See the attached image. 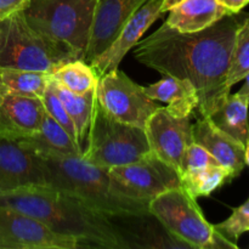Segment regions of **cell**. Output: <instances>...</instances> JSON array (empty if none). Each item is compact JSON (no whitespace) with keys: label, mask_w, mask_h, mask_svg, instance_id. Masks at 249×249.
I'll list each match as a JSON object with an SVG mask.
<instances>
[{"label":"cell","mask_w":249,"mask_h":249,"mask_svg":"<svg viewBox=\"0 0 249 249\" xmlns=\"http://www.w3.org/2000/svg\"><path fill=\"white\" fill-rule=\"evenodd\" d=\"M19 142L36 155L40 153L82 155L83 153L70 134L46 111L38 131L29 138L19 140Z\"/></svg>","instance_id":"obj_19"},{"label":"cell","mask_w":249,"mask_h":249,"mask_svg":"<svg viewBox=\"0 0 249 249\" xmlns=\"http://www.w3.org/2000/svg\"><path fill=\"white\" fill-rule=\"evenodd\" d=\"M9 94V91H7L6 88L4 87V85L0 83V109H1V106H2V102H4L5 100V96Z\"/></svg>","instance_id":"obj_33"},{"label":"cell","mask_w":249,"mask_h":249,"mask_svg":"<svg viewBox=\"0 0 249 249\" xmlns=\"http://www.w3.org/2000/svg\"><path fill=\"white\" fill-rule=\"evenodd\" d=\"M241 23L236 32L230 71L228 75V88L243 80L249 72V14L243 15Z\"/></svg>","instance_id":"obj_25"},{"label":"cell","mask_w":249,"mask_h":249,"mask_svg":"<svg viewBox=\"0 0 249 249\" xmlns=\"http://www.w3.org/2000/svg\"><path fill=\"white\" fill-rule=\"evenodd\" d=\"M192 140L206 148L216 162L226 168L232 181L246 167V146L219 129L209 117L201 116L192 124Z\"/></svg>","instance_id":"obj_15"},{"label":"cell","mask_w":249,"mask_h":249,"mask_svg":"<svg viewBox=\"0 0 249 249\" xmlns=\"http://www.w3.org/2000/svg\"><path fill=\"white\" fill-rule=\"evenodd\" d=\"M29 1L31 0H0V22L16 12L23 11Z\"/></svg>","instance_id":"obj_29"},{"label":"cell","mask_w":249,"mask_h":249,"mask_svg":"<svg viewBox=\"0 0 249 249\" xmlns=\"http://www.w3.org/2000/svg\"><path fill=\"white\" fill-rule=\"evenodd\" d=\"M108 174L114 192L145 203L181 186L179 174L152 152L134 163L111 168Z\"/></svg>","instance_id":"obj_9"},{"label":"cell","mask_w":249,"mask_h":249,"mask_svg":"<svg viewBox=\"0 0 249 249\" xmlns=\"http://www.w3.org/2000/svg\"><path fill=\"white\" fill-rule=\"evenodd\" d=\"M245 160H246V165L249 167V141L246 145V153H245Z\"/></svg>","instance_id":"obj_34"},{"label":"cell","mask_w":249,"mask_h":249,"mask_svg":"<svg viewBox=\"0 0 249 249\" xmlns=\"http://www.w3.org/2000/svg\"><path fill=\"white\" fill-rule=\"evenodd\" d=\"M143 89L150 99L165 102L167 109L175 117H191L198 107L196 88L187 79L165 77Z\"/></svg>","instance_id":"obj_18"},{"label":"cell","mask_w":249,"mask_h":249,"mask_svg":"<svg viewBox=\"0 0 249 249\" xmlns=\"http://www.w3.org/2000/svg\"><path fill=\"white\" fill-rule=\"evenodd\" d=\"M219 164L215 158L198 143L192 142L187 147L184 158V170L185 172H196V170L204 169L211 165Z\"/></svg>","instance_id":"obj_28"},{"label":"cell","mask_w":249,"mask_h":249,"mask_svg":"<svg viewBox=\"0 0 249 249\" xmlns=\"http://www.w3.org/2000/svg\"><path fill=\"white\" fill-rule=\"evenodd\" d=\"M96 0H31L23 10L32 27L84 58Z\"/></svg>","instance_id":"obj_7"},{"label":"cell","mask_w":249,"mask_h":249,"mask_svg":"<svg viewBox=\"0 0 249 249\" xmlns=\"http://www.w3.org/2000/svg\"><path fill=\"white\" fill-rule=\"evenodd\" d=\"M148 153L151 148L145 129L112 118L95 99L82 157L91 164L111 169L136 162Z\"/></svg>","instance_id":"obj_6"},{"label":"cell","mask_w":249,"mask_h":249,"mask_svg":"<svg viewBox=\"0 0 249 249\" xmlns=\"http://www.w3.org/2000/svg\"><path fill=\"white\" fill-rule=\"evenodd\" d=\"M242 17L226 15L203 31L181 33L163 23L135 45L134 57L164 77L187 79L198 94V112L211 117L225 102L236 32Z\"/></svg>","instance_id":"obj_1"},{"label":"cell","mask_w":249,"mask_h":249,"mask_svg":"<svg viewBox=\"0 0 249 249\" xmlns=\"http://www.w3.org/2000/svg\"><path fill=\"white\" fill-rule=\"evenodd\" d=\"M243 79H245V84H243L242 88L238 90L237 94L241 95L242 97H245V99L249 102V72L247 73V75H246Z\"/></svg>","instance_id":"obj_31"},{"label":"cell","mask_w":249,"mask_h":249,"mask_svg":"<svg viewBox=\"0 0 249 249\" xmlns=\"http://www.w3.org/2000/svg\"><path fill=\"white\" fill-rule=\"evenodd\" d=\"M41 101H43L44 107H45V111L48 112V113L50 114V116L53 117V118L55 119V121L57 122L68 134H70L71 138H72L73 140L75 141V143L78 145L77 131H75L74 124H73L71 117L68 116L67 111H66L65 106H63V104L61 102V100L58 99V96L55 94V91H53V87H51V83L49 84L48 89H46L45 91V95L43 96ZM78 147H79V146H78Z\"/></svg>","instance_id":"obj_27"},{"label":"cell","mask_w":249,"mask_h":249,"mask_svg":"<svg viewBox=\"0 0 249 249\" xmlns=\"http://www.w3.org/2000/svg\"><path fill=\"white\" fill-rule=\"evenodd\" d=\"M46 172L49 186L73 195L111 218L150 216L148 203L114 192L108 169L91 164L82 155H36Z\"/></svg>","instance_id":"obj_3"},{"label":"cell","mask_w":249,"mask_h":249,"mask_svg":"<svg viewBox=\"0 0 249 249\" xmlns=\"http://www.w3.org/2000/svg\"><path fill=\"white\" fill-rule=\"evenodd\" d=\"M209 118L214 124L242 145L249 141V102L241 95L229 94L220 108Z\"/></svg>","instance_id":"obj_20"},{"label":"cell","mask_w":249,"mask_h":249,"mask_svg":"<svg viewBox=\"0 0 249 249\" xmlns=\"http://www.w3.org/2000/svg\"><path fill=\"white\" fill-rule=\"evenodd\" d=\"M215 230L224 237L237 245L243 233L249 232V197L242 206L233 209L232 214L226 220L214 225Z\"/></svg>","instance_id":"obj_26"},{"label":"cell","mask_w":249,"mask_h":249,"mask_svg":"<svg viewBox=\"0 0 249 249\" xmlns=\"http://www.w3.org/2000/svg\"><path fill=\"white\" fill-rule=\"evenodd\" d=\"M218 1L231 14H240L249 4V0H218Z\"/></svg>","instance_id":"obj_30"},{"label":"cell","mask_w":249,"mask_h":249,"mask_svg":"<svg viewBox=\"0 0 249 249\" xmlns=\"http://www.w3.org/2000/svg\"><path fill=\"white\" fill-rule=\"evenodd\" d=\"M163 0H147L122 28L111 45L90 62L97 77L117 70L124 56L140 41L148 28L160 18Z\"/></svg>","instance_id":"obj_13"},{"label":"cell","mask_w":249,"mask_h":249,"mask_svg":"<svg viewBox=\"0 0 249 249\" xmlns=\"http://www.w3.org/2000/svg\"><path fill=\"white\" fill-rule=\"evenodd\" d=\"M184 0H163L162 2V12H169L173 7H175L177 5H179L180 2H182Z\"/></svg>","instance_id":"obj_32"},{"label":"cell","mask_w":249,"mask_h":249,"mask_svg":"<svg viewBox=\"0 0 249 249\" xmlns=\"http://www.w3.org/2000/svg\"><path fill=\"white\" fill-rule=\"evenodd\" d=\"M38 185H48L38 156L19 141L0 138V194Z\"/></svg>","instance_id":"obj_12"},{"label":"cell","mask_w":249,"mask_h":249,"mask_svg":"<svg viewBox=\"0 0 249 249\" xmlns=\"http://www.w3.org/2000/svg\"><path fill=\"white\" fill-rule=\"evenodd\" d=\"M147 0H96L89 43L83 60L90 63L117 38L130 17Z\"/></svg>","instance_id":"obj_14"},{"label":"cell","mask_w":249,"mask_h":249,"mask_svg":"<svg viewBox=\"0 0 249 249\" xmlns=\"http://www.w3.org/2000/svg\"><path fill=\"white\" fill-rule=\"evenodd\" d=\"M51 79L78 95L94 91L99 82V77L91 65L82 58L63 63L51 73Z\"/></svg>","instance_id":"obj_23"},{"label":"cell","mask_w":249,"mask_h":249,"mask_svg":"<svg viewBox=\"0 0 249 249\" xmlns=\"http://www.w3.org/2000/svg\"><path fill=\"white\" fill-rule=\"evenodd\" d=\"M0 207L33 216L56 232L77 238L83 248H133L111 216L49 185L27 186L0 194Z\"/></svg>","instance_id":"obj_2"},{"label":"cell","mask_w":249,"mask_h":249,"mask_svg":"<svg viewBox=\"0 0 249 249\" xmlns=\"http://www.w3.org/2000/svg\"><path fill=\"white\" fill-rule=\"evenodd\" d=\"M148 211L173 237L189 248H238L208 223L196 198L181 186L168 190L152 199L148 203Z\"/></svg>","instance_id":"obj_5"},{"label":"cell","mask_w":249,"mask_h":249,"mask_svg":"<svg viewBox=\"0 0 249 249\" xmlns=\"http://www.w3.org/2000/svg\"><path fill=\"white\" fill-rule=\"evenodd\" d=\"M95 99L112 118L139 128H145L151 114L160 107L146 95L143 87L118 68L99 78Z\"/></svg>","instance_id":"obj_8"},{"label":"cell","mask_w":249,"mask_h":249,"mask_svg":"<svg viewBox=\"0 0 249 249\" xmlns=\"http://www.w3.org/2000/svg\"><path fill=\"white\" fill-rule=\"evenodd\" d=\"M75 58L66 44L32 27L23 11L0 22V68L53 73Z\"/></svg>","instance_id":"obj_4"},{"label":"cell","mask_w":249,"mask_h":249,"mask_svg":"<svg viewBox=\"0 0 249 249\" xmlns=\"http://www.w3.org/2000/svg\"><path fill=\"white\" fill-rule=\"evenodd\" d=\"M45 107L41 99L7 94L0 109V138L19 141L40 128Z\"/></svg>","instance_id":"obj_16"},{"label":"cell","mask_w":249,"mask_h":249,"mask_svg":"<svg viewBox=\"0 0 249 249\" xmlns=\"http://www.w3.org/2000/svg\"><path fill=\"white\" fill-rule=\"evenodd\" d=\"M77 238L62 235L38 219L0 207V249H77Z\"/></svg>","instance_id":"obj_10"},{"label":"cell","mask_w":249,"mask_h":249,"mask_svg":"<svg viewBox=\"0 0 249 249\" xmlns=\"http://www.w3.org/2000/svg\"><path fill=\"white\" fill-rule=\"evenodd\" d=\"M230 174L223 165L216 164L196 172H185L180 175V185L194 198L211 196L224 184L230 182Z\"/></svg>","instance_id":"obj_24"},{"label":"cell","mask_w":249,"mask_h":249,"mask_svg":"<svg viewBox=\"0 0 249 249\" xmlns=\"http://www.w3.org/2000/svg\"><path fill=\"white\" fill-rule=\"evenodd\" d=\"M0 83L9 94L43 99L51 83V73L0 68Z\"/></svg>","instance_id":"obj_22"},{"label":"cell","mask_w":249,"mask_h":249,"mask_svg":"<svg viewBox=\"0 0 249 249\" xmlns=\"http://www.w3.org/2000/svg\"><path fill=\"white\" fill-rule=\"evenodd\" d=\"M226 15L231 12L218 0H184L170 10L165 23L181 33H195L208 28Z\"/></svg>","instance_id":"obj_17"},{"label":"cell","mask_w":249,"mask_h":249,"mask_svg":"<svg viewBox=\"0 0 249 249\" xmlns=\"http://www.w3.org/2000/svg\"><path fill=\"white\" fill-rule=\"evenodd\" d=\"M51 87L63 104L68 116L71 117L73 124H74L75 131H77L78 146L83 152L85 145H87L88 133H89L90 123H91L92 108H94L95 102V90L88 92V94L78 95L67 90L58 83L53 82V79H51Z\"/></svg>","instance_id":"obj_21"},{"label":"cell","mask_w":249,"mask_h":249,"mask_svg":"<svg viewBox=\"0 0 249 249\" xmlns=\"http://www.w3.org/2000/svg\"><path fill=\"white\" fill-rule=\"evenodd\" d=\"M191 117H175L160 106L145 124L151 152L167 163L180 175L184 170V158L192 140Z\"/></svg>","instance_id":"obj_11"}]
</instances>
